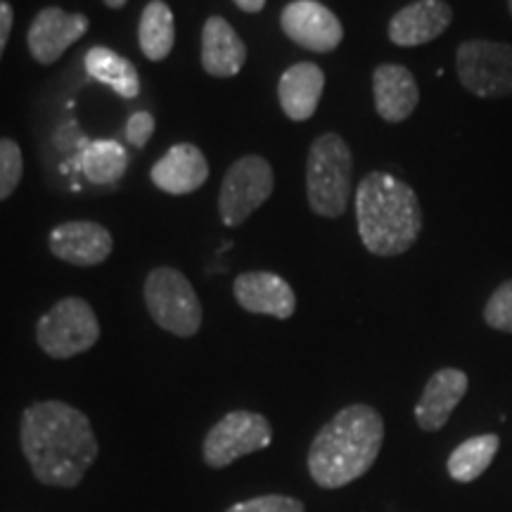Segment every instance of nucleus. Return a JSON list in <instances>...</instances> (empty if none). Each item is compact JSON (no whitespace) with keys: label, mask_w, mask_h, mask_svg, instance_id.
Here are the masks:
<instances>
[{"label":"nucleus","mask_w":512,"mask_h":512,"mask_svg":"<svg viewBox=\"0 0 512 512\" xmlns=\"http://www.w3.org/2000/svg\"><path fill=\"white\" fill-rule=\"evenodd\" d=\"M275 174L268 159L245 155L230 164L219 192V214L223 226L240 228L256 209L273 195Z\"/></svg>","instance_id":"nucleus-7"},{"label":"nucleus","mask_w":512,"mask_h":512,"mask_svg":"<svg viewBox=\"0 0 512 512\" xmlns=\"http://www.w3.org/2000/svg\"><path fill=\"white\" fill-rule=\"evenodd\" d=\"M325 74L318 64L297 62L278 81V100L285 117L292 121H306L316 114L323 98Z\"/></svg>","instance_id":"nucleus-19"},{"label":"nucleus","mask_w":512,"mask_h":512,"mask_svg":"<svg viewBox=\"0 0 512 512\" xmlns=\"http://www.w3.org/2000/svg\"><path fill=\"white\" fill-rule=\"evenodd\" d=\"M484 323L498 332L512 335V280L496 287L484 306Z\"/></svg>","instance_id":"nucleus-25"},{"label":"nucleus","mask_w":512,"mask_h":512,"mask_svg":"<svg viewBox=\"0 0 512 512\" xmlns=\"http://www.w3.org/2000/svg\"><path fill=\"white\" fill-rule=\"evenodd\" d=\"M233 3L238 5L242 12H249V15H254V12H261L266 8V0H233Z\"/></svg>","instance_id":"nucleus-29"},{"label":"nucleus","mask_w":512,"mask_h":512,"mask_svg":"<svg viewBox=\"0 0 512 512\" xmlns=\"http://www.w3.org/2000/svg\"><path fill=\"white\" fill-rule=\"evenodd\" d=\"M458 79L477 98L512 95V46L496 41H465L456 53Z\"/></svg>","instance_id":"nucleus-9"},{"label":"nucleus","mask_w":512,"mask_h":512,"mask_svg":"<svg viewBox=\"0 0 512 512\" xmlns=\"http://www.w3.org/2000/svg\"><path fill=\"white\" fill-rule=\"evenodd\" d=\"M12 22H15V12H12V5L0 0V57H3L5 48H8Z\"/></svg>","instance_id":"nucleus-28"},{"label":"nucleus","mask_w":512,"mask_h":512,"mask_svg":"<svg viewBox=\"0 0 512 512\" xmlns=\"http://www.w3.org/2000/svg\"><path fill=\"white\" fill-rule=\"evenodd\" d=\"M373 98L377 114L387 124H401L420 102L418 81L403 64H380L373 72Z\"/></svg>","instance_id":"nucleus-16"},{"label":"nucleus","mask_w":512,"mask_h":512,"mask_svg":"<svg viewBox=\"0 0 512 512\" xmlns=\"http://www.w3.org/2000/svg\"><path fill=\"white\" fill-rule=\"evenodd\" d=\"M102 3H105L107 8H112V10H121L128 3V0H102Z\"/></svg>","instance_id":"nucleus-30"},{"label":"nucleus","mask_w":512,"mask_h":512,"mask_svg":"<svg viewBox=\"0 0 512 512\" xmlns=\"http://www.w3.org/2000/svg\"><path fill=\"white\" fill-rule=\"evenodd\" d=\"M100 339V320L81 297H64L36 323V342L57 361L86 354Z\"/></svg>","instance_id":"nucleus-6"},{"label":"nucleus","mask_w":512,"mask_h":512,"mask_svg":"<svg viewBox=\"0 0 512 512\" xmlns=\"http://www.w3.org/2000/svg\"><path fill=\"white\" fill-rule=\"evenodd\" d=\"M88 24L91 22L81 12H64L62 8L41 10L27 31L31 57L46 67L55 64L64 55V50H69V46L86 36Z\"/></svg>","instance_id":"nucleus-12"},{"label":"nucleus","mask_w":512,"mask_h":512,"mask_svg":"<svg viewBox=\"0 0 512 512\" xmlns=\"http://www.w3.org/2000/svg\"><path fill=\"white\" fill-rule=\"evenodd\" d=\"M155 133V117L150 112H136L126 121V140L136 147H145Z\"/></svg>","instance_id":"nucleus-27"},{"label":"nucleus","mask_w":512,"mask_h":512,"mask_svg":"<svg viewBox=\"0 0 512 512\" xmlns=\"http://www.w3.org/2000/svg\"><path fill=\"white\" fill-rule=\"evenodd\" d=\"M470 380L463 370L458 368H441L427 380L422 396L415 406V420H418L420 430L439 432L451 418L453 411L463 396L467 394Z\"/></svg>","instance_id":"nucleus-15"},{"label":"nucleus","mask_w":512,"mask_h":512,"mask_svg":"<svg viewBox=\"0 0 512 512\" xmlns=\"http://www.w3.org/2000/svg\"><path fill=\"white\" fill-rule=\"evenodd\" d=\"M498 446H501L498 434H479V437L463 441V444L453 448V453L448 456V475L463 484L475 482V479L484 475L486 467L494 463Z\"/></svg>","instance_id":"nucleus-22"},{"label":"nucleus","mask_w":512,"mask_h":512,"mask_svg":"<svg viewBox=\"0 0 512 512\" xmlns=\"http://www.w3.org/2000/svg\"><path fill=\"white\" fill-rule=\"evenodd\" d=\"M128 169L126 150L114 140H95L83 150L81 171L95 185H112L124 178Z\"/></svg>","instance_id":"nucleus-23"},{"label":"nucleus","mask_w":512,"mask_h":512,"mask_svg":"<svg viewBox=\"0 0 512 512\" xmlns=\"http://www.w3.org/2000/svg\"><path fill=\"white\" fill-rule=\"evenodd\" d=\"M83 64H86L88 76H93L102 86L112 88L121 98L133 100L140 95V76L136 64L114 53L112 48L93 46L83 57Z\"/></svg>","instance_id":"nucleus-20"},{"label":"nucleus","mask_w":512,"mask_h":512,"mask_svg":"<svg viewBox=\"0 0 512 512\" xmlns=\"http://www.w3.org/2000/svg\"><path fill=\"white\" fill-rule=\"evenodd\" d=\"M19 441L34 477L55 489L79 486L100 453L88 415L64 401L31 403L22 413Z\"/></svg>","instance_id":"nucleus-1"},{"label":"nucleus","mask_w":512,"mask_h":512,"mask_svg":"<svg viewBox=\"0 0 512 512\" xmlns=\"http://www.w3.org/2000/svg\"><path fill=\"white\" fill-rule=\"evenodd\" d=\"M24 176L22 147L15 140L0 138V202L8 200Z\"/></svg>","instance_id":"nucleus-24"},{"label":"nucleus","mask_w":512,"mask_h":512,"mask_svg":"<svg viewBox=\"0 0 512 512\" xmlns=\"http://www.w3.org/2000/svg\"><path fill=\"white\" fill-rule=\"evenodd\" d=\"M384 441V420L368 403L342 408L325 422L309 448V472L320 489H342L375 465Z\"/></svg>","instance_id":"nucleus-2"},{"label":"nucleus","mask_w":512,"mask_h":512,"mask_svg":"<svg viewBox=\"0 0 512 512\" xmlns=\"http://www.w3.org/2000/svg\"><path fill=\"white\" fill-rule=\"evenodd\" d=\"M358 235L370 254L399 256L422 233V207L408 183L392 174L373 171L356 188Z\"/></svg>","instance_id":"nucleus-3"},{"label":"nucleus","mask_w":512,"mask_h":512,"mask_svg":"<svg viewBox=\"0 0 512 512\" xmlns=\"http://www.w3.org/2000/svg\"><path fill=\"white\" fill-rule=\"evenodd\" d=\"M50 254L72 266H100L112 254V233L95 221H67L50 230Z\"/></svg>","instance_id":"nucleus-11"},{"label":"nucleus","mask_w":512,"mask_h":512,"mask_svg":"<svg viewBox=\"0 0 512 512\" xmlns=\"http://www.w3.org/2000/svg\"><path fill=\"white\" fill-rule=\"evenodd\" d=\"M150 178L159 190L169 192V195H190L207 183V157L197 145L178 143L152 166Z\"/></svg>","instance_id":"nucleus-17"},{"label":"nucleus","mask_w":512,"mask_h":512,"mask_svg":"<svg viewBox=\"0 0 512 512\" xmlns=\"http://www.w3.org/2000/svg\"><path fill=\"white\" fill-rule=\"evenodd\" d=\"M145 306L159 328L176 337H195L202 328V304L195 287L171 266L152 268L143 287Z\"/></svg>","instance_id":"nucleus-5"},{"label":"nucleus","mask_w":512,"mask_h":512,"mask_svg":"<svg viewBox=\"0 0 512 512\" xmlns=\"http://www.w3.org/2000/svg\"><path fill=\"white\" fill-rule=\"evenodd\" d=\"M235 302L256 316H273L287 320L297 311V294L292 285L278 273L247 271L240 273L233 283Z\"/></svg>","instance_id":"nucleus-13"},{"label":"nucleus","mask_w":512,"mask_h":512,"mask_svg":"<svg viewBox=\"0 0 512 512\" xmlns=\"http://www.w3.org/2000/svg\"><path fill=\"white\" fill-rule=\"evenodd\" d=\"M273 441V427L261 413L230 411L207 432L202 460L211 470H223L249 453L264 451Z\"/></svg>","instance_id":"nucleus-8"},{"label":"nucleus","mask_w":512,"mask_h":512,"mask_svg":"<svg viewBox=\"0 0 512 512\" xmlns=\"http://www.w3.org/2000/svg\"><path fill=\"white\" fill-rule=\"evenodd\" d=\"M138 43L147 60L162 62L171 55L176 43L174 12L164 0H150L140 12Z\"/></svg>","instance_id":"nucleus-21"},{"label":"nucleus","mask_w":512,"mask_h":512,"mask_svg":"<svg viewBox=\"0 0 512 512\" xmlns=\"http://www.w3.org/2000/svg\"><path fill=\"white\" fill-rule=\"evenodd\" d=\"M285 36L311 53H332L344 38V27L335 12L318 0H292L280 15Z\"/></svg>","instance_id":"nucleus-10"},{"label":"nucleus","mask_w":512,"mask_h":512,"mask_svg":"<svg viewBox=\"0 0 512 512\" xmlns=\"http://www.w3.org/2000/svg\"><path fill=\"white\" fill-rule=\"evenodd\" d=\"M226 512H304V503L292 496L266 494L230 505Z\"/></svg>","instance_id":"nucleus-26"},{"label":"nucleus","mask_w":512,"mask_h":512,"mask_svg":"<svg viewBox=\"0 0 512 512\" xmlns=\"http://www.w3.org/2000/svg\"><path fill=\"white\" fill-rule=\"evenodd\" d=\"M453 10L444 0H415L396 12L389 22V41L399 48L432 43L451 27Z\"/></svg>","instance_id":"nucleus-14"},{"label":"nucleus","mask_w":512,"mask_h":512,"mask_svg":"<svg viewBox=\"0 0 512 512\" xmlns=\"http://www.w3.org/2000/svg\"><path fill=\"white\" fill-rule=\"evenodd\" d=\"M247 62V46L228 19L211 15L202 27V69L216 79L240 74Z\"/></svg>","instance_id":"nucleus-18"},{"label":"nucleus","mask_w":512,"mask_h":512,"mask_svg":"<svg viewBox=\"0 0 512 512\" xmlns=\"http://www.w3.org/2000/svg\"><path fill=\"white\" fill-rule=\"evenodd\" d=\"M354 190V155L339 133H323L311 143L306 159V197L313 214L339 219Z\"/></svg>","instance_id":"nucleus-4"},{"label":"nucleus","mask_w":512,"mask_h":512,"mask_svg":"<svg viewBox=\"0 0 512 512\" xmlns=\"http://www.w3.org/2000/svg\"><path fill=\"white\" fill-rule=\"evenodd\" d=\"M508 8H510V15H512V0H508Z\"/></svg>","instance_id":"nucleus-31"}]
</instances>
